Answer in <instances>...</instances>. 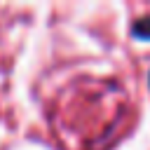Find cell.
<instances>
[{
  "instance_id": "cell-1",
  "label": "cell",
  "mask_w": 150,
  "mask_h": 150,
  "mask_svg": "<svg viewBox=\"0 0 150 150\" xmlns=\"http://www.w3.org/2000/svg\"><path fill=\"white\" fill-rule=\"evenodd\" d=\"M131 33L138 38V40H150V19H141L134 23Z\"/></svg>"
},
{
  "instance_id": "cell-2",
  "label": "cell",
  "mask_w": 150,
  "mask_h": 150,
  "mask_svg": "<svg viewBox=\"0 0 150 150\" xmlns=\"http://www.w3.org/2000/svg\"><path fill=\"white\" fill-rule=\"evenodd\" d=\"M148 82H150V80H148Z\"/></svg>"
}]
</instances>
